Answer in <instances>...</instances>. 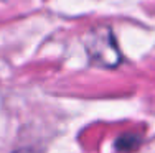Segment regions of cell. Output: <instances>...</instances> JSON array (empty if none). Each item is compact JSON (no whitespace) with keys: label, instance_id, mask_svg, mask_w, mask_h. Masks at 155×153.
Segmentation results:
<instances>
[{"label":"cell","instance_id":"obj_2","mask_svg":"<svg viewBox=\"0 0 155 153\" xmlns=\"http://www.w3.org/2000/svg\"><path fill=\"white\" fill-rule=\"evenodd\" d=\"M17 153H33V151H30V150H20V151H17Z\"/></svg>","mask_w":155,"mask_h":153},{"label":"cell","instance_id":"obj_1","mask_svg":"<svg viewBox=\"0 0 155 153\" xmlns=\"http://www.w3.org/2000/svg\"><path fill=\"white\" fill-rule=\"evenodd\" d=\"M87 49L94 61H97L102 66L114 68L120 63V53L119 48L116 46L112 36L107 30L93 33L89 43H87Z\"/></svg>","mask_w":155,"mask_h":153}]
</instances>
